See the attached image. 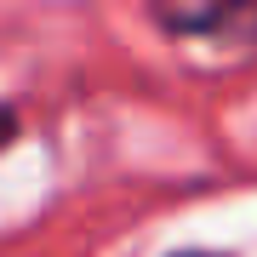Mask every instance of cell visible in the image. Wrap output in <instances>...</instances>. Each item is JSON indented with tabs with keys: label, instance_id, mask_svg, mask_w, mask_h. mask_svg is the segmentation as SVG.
Returning <instances> with one entry per match:
<instances>
[{
	"label": "cell",
	"instance_id": "cell-2",
	"mask_svg": "<svg viewBox=\"0 0 257 257\" xmlns=\"http://www.w3.org/2000/svg\"><path fill=\"white\" fill-rule=\"evenodd\" d=\"M23 138V120H18V109H12V103H0V149H12Z\"/></svg>",
	"mask_w": 257,
	"mask_h": 257
},
{
	"label": "cell",
	"instance_id": "cell-1",
	"mask_svg": "<svg viewBox=\"0 0 257 257\" xmlns=\"http://www.w3.org/2000/svg\"><path fill=\"white\" fill-rule=\"evenodd\" d=\"M149 18H155V29H166L177 40H229V46L257 52V0H200V6L155 0Z\"/></svg>",
	"mask_w": 257,
	"mask_h": 257
},
{
	"label": "cell",
	"instance_id": "cell-3",
	"mask_svg": "<svg viewBox=\"0 0 257 257\" xmlns=\"http://www.w3.org/2000/svg\"><path fill=\"white\" fill-rule=\"evenodd\" d=\"M166 257H229V251H211V246H183V251H166Z\"/></svg>",
	"mask_w": 257,
	"mask_h": 257
}]
</instances>
